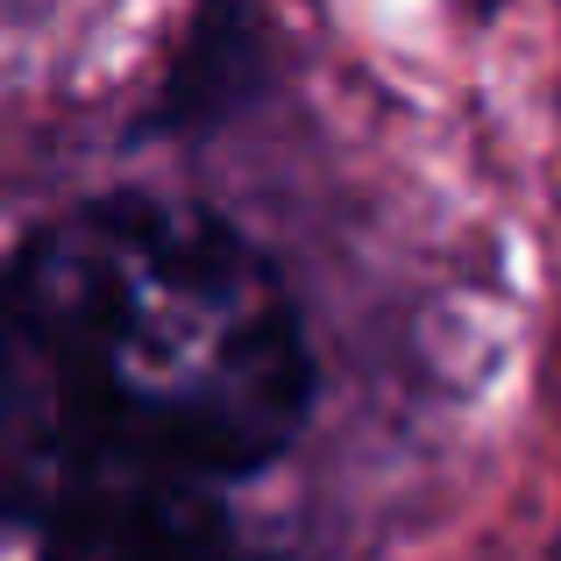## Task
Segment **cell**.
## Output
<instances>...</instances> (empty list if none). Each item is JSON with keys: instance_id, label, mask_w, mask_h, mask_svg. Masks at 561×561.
<instances>
[{"instance_id": "obj_1", "label": "cell", "mask_w": 561, "mask_h": 561, "mask_svg": "<svg viewBox=\"0 0 561 561\" xmlns=\"http://www.w3.org/2000/svg\"><path fill=\"white\" fill-rule=\"evenodd\" d=\"M306 405L299 299L206 206L100 192L0 263V519L36 540L220 512Z\"/></svg>"}, {"instance_id": "obj_2", "label": "cell", "mask_w": 561, "mask_h": 561, "mask_svg": "<svg viewBox=\"0 0 561 561\" xmlns=\"http://www.w3.org/2000/svg\"><path fill=\"white\" fill-rule=\"evenodd\" d=\"M43 561H263L242 540L234 512H164V519H114L43 540Z\"/></svg>"}]
</instances>
